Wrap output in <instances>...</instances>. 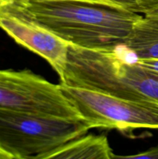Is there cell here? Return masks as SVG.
I'll use <instances>...</instances> for the list:
<instances>
[{
	"instance_id": "1",
	"label": "cell",
	"mask_w": 158,
	"mask_h": 159,
	"mask_svg": "<svg viewBox=\"0 0 158 159\" xmlns=\"http://www.w3.org/2000/svg\"><path fill=\"white\" fill-rule=\"evenodd\" d=\"M2 11L33 22L69 44L108 49L123 44L140 13L72 0H10Z\"/></svg>"
},
{
	"instance_id": "2",
	"label": "cell",
	"mask_w": 158,
	"mask_h": 159,
	"mask_svg": "<svg viewBox=\"0 0 158 159\" xmlns=\"http://www.w3.org/2000/svg\"><path fill=\"white\" fill-rule=\"evenodd\" d=\"M90 129L87 120L0 108V152L6 159H46L53 151Z\"/></svg>"
},
{
	"instance_id": "3",
	"label": "cell",
	"mask_w": 158,
	"mask_h": 159,
	"mask_svg": "<svg viewBox=\"0 0 158 159\" xmlns=\"http://www.w3.org/2000/svg\"><path fill=\"white\" fill-rule=\"evenodd\" d=\"M59 85L91 129H115L123 133L158 129L157 100H134L81 87Z\"/></svg>"
},
{
	"instance_id": "4",
	"label": "cell",
	"mask_w": 158,
	"mask_h": 159,
	"mask_svg": "<svg viewBox=\"0 0 158 159\" xmlns=\"http://www.w3.org/2000/svg\"><path fill=\"white\" fill-rule=\"evenodd\" d=\"M0 108L85 120L78 110L55 85L29 70H0Z\"/></svg>"
},
{
	"instance_id": "5",
	"label": "cell",
	"mask_w": 158,
	"mask_h": 159,
	"mask_svg": "<svg viewBox=\"0 0 158 159\" xmlns=\"http://www.w3.org/2000/svg\"><path fill=\"white\" fill-rule=\"evenodd\" d=\"M0 28L17 43L46 61L61 79L68 62L69 43L42 26L0 9Z\"/></svg>"
},
{
	"instance_id": "6",
	"label": "cell",
	"mask_w": 158,
	"mask_h": 159,
	"mask_svg": "<svg viewBox=\"0 0 158 159\" xmlns=\"http://www.w3.org/2000/svg\"><path fill=\"white\" fill-rule=\"evenodd\" d=\"M121 46L136 60H158V16L142 15Z\"/></svg>"
},
{
	"instance_id": "7",
	"label": "cell",
	"mask_w": 158,
	"mask_h": 159,
	"mask_svg": "<svg viewBox=\"0 0 158 159\" xmlns=\"http://www.w3.org/2000/svg\"><path fill=\"white\" fill-rule=\"evenodd\" d=\"M114 156L106 137L84 134L53 151L46 159H112Z\"/></svg>"
},
{
	"instance_id": "8",
	"label": "cell",
	"mask_w": 158,
	"mask_h": 159,
	"mask_svg": "<svg viewBox=\"0 0 158 159\" xmlns=\"http://www.w3.org/2000/svg\"><path fill=\"white\" fill-rule=\"evenodd\" d=\"M72 1L108 5L113 7L127 9V10L137 12V13L143 14V12H145V7H144L142 0H72Z\"/></svg>"
},
{
	"instance_id": "9",
	"label": "cell",
	"mask_w": 158,
	"mask_h": 159,
	"mask_svg": "<svg viewBox=\"0 0 158 159\" xmlns=\"http://www.w3.org/2000/svg\"><path fill=\"white\" fill-rule=\"evenodd\" d=\"M146 93L147 98L158 101V73L148 70Z\"/></svg>"
},
{
	"instance_id": "10",
	"label": "cell",
	"mask_w": 158,
	"mask_h": 159,
	"mask_svg": "<svg viewBox=\"0 0 158 159\" xmlns=\"http://www.w3.org/2000/svg\"><path fill=\"white\" fill-rule=\"evenodd\" d=\"M114 158H136V159H158V145L150 148L145 152H140L136 155H127V156H117L115 155Z\"/></svg>"
},
{
	"instance_id": "11",
	"label": "cell",
	"mask_w": 158,
	"mask_h": 159,
	"mask_svg": "<svg viewBox=\"0 0 158 159\" xmlns=\"http://www.w3.org/2000/svg\"><path fill=\"white\" fill-rule=\"evenodd\" d=\"M139 65L150 71L158 73V60L156 59H143L136 60Z\"/></svg>"
},
{
	"instance_id": "12",
	"label": "cell",
	"mask_w": 158,
	"mask_h": 159,
	"mask_svg": "<svg viewBox=\"0 0 158 159\" xmlns=\"http://www.w3.org/2000/svg\"><path fill=\"white\" fill-rule=\"evenodd\" d=\"M142 2L143 3L144 7H145V12L158 6V0H142Z\"/></svg>"
},
{
	"instance_id": "13",
	"label": "cell",
	"mask_w": 158,
	"mask_h": 159,
	"mask_svg": "<svg viewBox=\"0 0 158 159\" xmlns=\"http://www.w3.org/2000/svg\"><path fill=\"white\" fill-rule=\"evenodd\" d=\"M143 15L145 16H158V6L149 9L147 12H144Z\"/></svg>"
},
{
	"instance_id": "14",
	"label": "cell",
	"mask_w": 158,
	"mask_h": 159,
	"mask_svg": "<svg viewBox=\"0 0 158 159\" xmlns=\"http://www.w3.org/2000/svg\"><path fill=\"white\" fill-rule=\"evenodd\" d=\"M10 0H0V6H2V5L6 4V3H7L8 2H9Z\"/></svg>"
}]
</instances>
